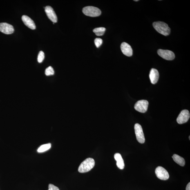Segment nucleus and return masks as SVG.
Wrapping results in <instances>:
<instances>
[{
  "label": "nucleus",
  "mask_w": 190,
  "mask_h": 190,
  "mask_svg": "<svg viewBox=\"0 0 190 190\" xmlns=\"http://www.w3.org/2000/svg\"><path fill=\"white\" fill-rule=\"evenodd\" d=\"M153 26L157 32L165 36L169 35L171 33V29L167 24L162 22L157 21L153 22Z\"/></svg>",
  "instance_id": "f257e3e1"
},
{
  "label": "nucleus",
  "mask_w": 190,
  "mask_h": 190,
  "mask_svg": "<svg viewBox=\"0 0 190 190\" xmlns=\"http://www.w3.org/2000/svg\"><path fill=\"white\" fill-rule=\"evenodd\" d=\"M95 165V161L93 158H88L81 163L78 168V171L80 173H85L90 171Z\"/></svg>",
  "instance_id": "f03ea898"
},
{
  "label": "nucleus",
  "mask_w": 190,
  "mask_h": 190,
  "mask_svg": "<svg viewBox=\"0 0 190 190\" xmlns=\"http://www.w3.org/2000/svg\"><path fill=\"white\" fill-rule=\"evenodd\" d=\"M82 12L85 15L91 17H96L101 14V10L96 7L88 6L84 7L82 9Z\"/></svg>",
  "instance_id": "7ed1b4c3"
},
{
  "label": "nucleus",
  "mask_w": 190,
  "mask_h": 190,
  "mask_svg": "<svg viewBox=\"0 0 190 190\" xmlns=\"http://www.w3.org/2000/svg\"><path fill=\"white\" fill-rule=\"evenodd\" d=\"M134 128L137 141L140 143H144L145 142V138L142 126L138 123L136 124Z\"/></svg>",
  "instance_id": "20e7f679"
},
{
  "label": "nucleus",
  "mask_w": 190,
  "mask_h": 190,
  "mask_svg": "<svg viewBox=\"0 0 190 190\" xmlns=\"http://www.w3.org/2000/svg\"><path fill=\"white\" fill-rule=\"evenodd\" d=\"M155 174L161 180H166L169 179V175L167 171L162 166H159L155 170Z\"/></svg>",
  "instance_id": "39448f33"
},
{
  "label": "nucleus",
  "mask_w": 190,
  "mask_h": 190,
  "mask_svg": "<svg viewBox=\"0 0 190 190\" xmlns=\"http://www.w3.org/2000/svg\"><path fill=\"white\" fill-rule=\"evenodd\" d=\"M149 102L147 100H139L136 103L134 108L137 111L141 113H145L147 111Z\"/></svg>",
  "instance_id": "423d86ee"
},
{
  "label": "nucleus",
  "mask_w": 190,
  "mask_h": 190,
  "mask_svg": "<svg viewBox=\"0 0 190 190\" xmlns=\"http://www.w3.org/2000/svg\"><path fill=\"white\" fill-rule=\"evenodd\" d=\"M157 53L162 58L167 60H172L175 58L174 53L171 50L159 49Z\"/></svg>",
  "instance_id": "0eeeda50"
},
{
  "label": "nucleus",
  "mask_w": 190,
  "mask_h": 190,
  "mask_svg": "<svg viewBox=\"0 0 190 190\" xmlns=\"http://www.w3.org/2000/svg\"><path fill=\"white\" fill-rule=\"evenodd\" d=\"M190 116L189 112L188 110H182L177 118V122L180 124L185 123L189 120Z\"/></svg>",
  "instance_id": "6e6552de"
},
{
  "label": "nucleus",
  "mask_w": 190,
  "mask_h": 190,
  "mask_svg": "<svg viewBox=\"0 0 190 190\" xmlns=\"http://www.w3.org/2000/svg\"><path fill=\"white\" fill-rule=\"evenodd\" d=\"M0 32L6 34H12L14 32V27L6 23H0Z\"/></svg>",
  "instance_id": "1a4fd4ad"
},
{
  "label": "nucleus",
  "mask_w": 190,
  "mask_h": 190,
  "mask_svg": "<svg viewBox=\"0 0 190 190\" xmlns=\"http://www.w3.org/2000/svg\"><path fill=\"white\" fill-rule=\"evenodd\" d=\"M44 9L45 12L49 19L54 23H57V16L52 7L48 6L45 7Z\"/></svg>",
  "instance_id": "9d476101"
},
{
  "label": "nucleus",
  "mask_w": 190,
  "mask_h": 190,
  "mask_svg": "<svg viewBox=\"0 0 190 190\" xmlns=\"http://www.w3.org/2000/svg\"><path fill=\"white\" fill-rule=\"evenodd\" d=\"M123 53L127 57H131L133 54V50L131 47L128 43L123 42L120 46Z\"/></svg>",
  "instance_id": "9b49d317"
},
{
  "label": "nucleus",
  "mask_w": 190,
  "mask_h": 190,
  "mask_svg": "<svg viewBox=\"0 0 190 190\" xmlns=\"http://www.w3.org/2000/svg\"><path fill=\"white\" fill-rule=\"evenodd\" d=\"M22 19L24 24L29 28L32 30L35 29V24L34 21L31 18L27 16L23 15L22 17Z\"/></svg>",
  "instance_id": "f8f14e48"
},
{
  "label": "nucleus",
  "mask_w": 190,
  "mask_h": 190,
  "mask_svg": "<svg viewBox=\"0 0 190 190\" xmlns=\"http://www.w3.org/2000/svg\"><path fill=\"white\" fill-rule=\"evenodd\" d=\"M149 77L152 84H155L158 81L159 74L158 70L154 68L151 69L149 74Z\"/></svg>",
  "instance_id": "ddd939ff"
},
{
  "label": "nucleus",
  "mask_w": 190,
  "mask_h": 190,
  "mask_svg": "<svg viewBox=\"0 0 190 190\" xmlns=\"http://www.w3.org/2000/svg\"><path fill=\"white\" fill-rule=\"evenodd\" d=\"M114 158L117 161V166L119 169H124L125 164L122 156L119 153H116L114 155Z\"/></svg>",
  "instance_id": "4468645a"
},
{
  "label": "nucleus",
  "mask_w": 190,
  "mask_h": 190,
  "mask_svg": "<svg viewBox=\"0 0 190 190\" xmlns=\"http://www.w3.org/2000/svg\"><path fill=\"white\" fill-rule=\"evenodd\" d=\"M172 158L174 161L177 164L184 166L185 164V161L184 158L177 154L173 155Z\"/></svg>",
  "instance_id": "2eb2a0df"
},
{
  "label": "nucleus",
  "mask_w": 190,
  "mask_h": 190,
  "mask_svg": "<svg viewBox=\"0 0 190 190\" xmlns=\"http://www.w3.org/2000/svg\"><path fill=\"white\" fill-rule=\"evenodd\" d=\"M106 29L104 27H99L96 28L93 30V32L97 36H101L104 35Z\"/></svg>",
  "instance_id": "dca6fc26"
},
{
  "label": "nucleus",
  "mask_w": 190,
  "mask_h": 190,
  "mask_svg": "<svg viewBox=\"0 0 190 190\" xmlns=\"http://www.w3.org/2000/svg\"><path fill=\"white\" fill-rule=\"evenodd\" d=\"M51 147V144L50 143L43 145L40 146L37 151L38 153H43V152L46 151L49 149Z\"/></svg>",
  "instance_id": "f3484780"
},
{
  "label": "nucleus",
  "mask_w": 190,
  "mask_h": 190,
  "mask_svg": "<svg viewBox=\"0 0 190 190\" xmlns=\"http://www.w3.org/2000/svg\"><path fill=\"white\" fill-rule=\"evenodd\" d=\"M45 75L47 76L53 75L54 74V71L53 68L51 66L49 67L45 70Z\"/></svg>",
  "instance_id": "a211bd4d"
},
{
  "label": "nucleus",
  "mask_w": 190,
  "mask_h": 190,
  "mask_svg": "<svg viewBox=\"0 0 190 190\" xmlns=\"http://www.w3.org/2000/svg\"><path fill=\"white\" fill-rule=\"evenodd\" d=\"M44 58V54L42 51H41L39 52L38 56V62L39 63L42 62Z\"/></svg>",
  "instance_id": "6ab92c4d"
},
{
  "label": "nucleus",
  "mask_w": 190,
  "mask_h": 190,
  "mask_svg": "<svg viewBox=\"0 0 190 190\" xmlns=\"http://www.w3.org/2000/svg\"><path fill=\"white\" fill-rule=\"evenodd\" d=\"M95 46L97 48H98L102 44L103 40L100 38H97L95 40Z\"/></svg>",
  "instance_id": "aec40b11"
},
{
  "label": "nucleus",
  "mask_w": 190,
  "mask_h": 190,
  "mask_svg": "<svg viewBox=\"0 0 190 190\" xmlns=\"http://www.w3.org/2000/svg\"><path fill=\"white\" fill-rule=\"evenodd\" d=\"M48 190H60L58 188L53 184H50L48 186Z\"/></svg>",
  "instance_id": "412c9836"
},
{
  "label": "nucleus",
  "mask_w": 190,
  "mask_h": 190,
  "mask_svg": "<svg viewBox=\"0 0 190 190\" xmlns=\"http://www.w3.org/2000/svg\"><path fill=\"white\" fill-rule=\"evenodd\" d=\"M186 190H190V183L188 184L186 187Z\"/></svg>",
  "instance_id": "4be33fe9"
},
{
  "label": "nucleus",
  "mask_w": 190,
  "mask_h": 190,
  "mask_svg": "<svg viewBox=\"0 0 190 190\" xmlns=\"http://www.w3.org/2000/svg\"><path fill=\"white\" fill-rule=\"evenodd\" d=\"M134 1H139V0H136V1H135V0Z\"/></svg>",
  "instance_id": "5701e85b"
},
{
  "label": "nucleus",
  "mask_w": 190,
  "mask_h": 190,
  "mask_svg": "<svg viewBox=\"0 0 190 190\" xmlns=\"http://www.w3.org/2000/svg\"><path fill=\"white\" fill-rule=\"evenodd\" d=\"M189 140H190V136H189Z\"/></svg>",
  "instance_id": "b1692460"
}]
</instances>
